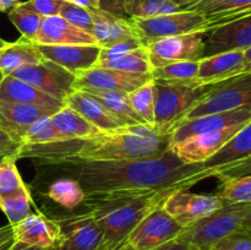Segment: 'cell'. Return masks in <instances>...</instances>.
<instances>
[{"label":"cell","instance_id":"19","mask_svg":"<svg viewBox=\"0 0 251 250\" xmlns=\"http://www.w3.org/2000/svg\"><path fill=\"white\" fill-rule=\"evenodd\" d=\"M12 230L15 243L31 247H54L60 237V228L55 220L42 212L29 213L21 222L12 225Z\"/></svg>","mask_w":251,"mask_h":250},{"label":"cell","instance_id":"48","mask_svg":"<svg viewBox=\"0 0 251 250\" xmlns=\"http://www.w3.org/2000/svg\"><path fill=\"white\" fill-rule=\"evenodd\" d=\"M14 238V230H12L11 225H6L0 227V245L4 244L7 240Z\"/></svg>","mask_w":251,"mask_h":250},{"label":"cell","instance_id":"10","mask_svg":"<svg viewBox=\"0 0 251 250\" xmlns=\"http://www.w3.org/2000/svg\"><path fill=\"white\" fill-rule=\"evenodd\" d=\"M183 229V225L159 206L142 218L129 234L125 244L131 250H153L178 238Z\"/></svg>","mask_w":251,"mask_h":250},{"label":"cell","instance_id":"2","mask_svg":"<svg viewBox=\"0 0 251 250\" xmlns=\"http://www.w3.org/2000/svg\"><path fill=\"white\" fill-rule=\"evenodd\" d=\"M168 149L169 135H159L150 125L136 124L75 140L70 156L82 161H130L158 156Z\"/></svg>","mask_w":251,"mask_h":250},{"label":"cell","instance_id":"34","mask_svg":"<svg viewBox=\"0 0 251 250\" xmlns=\"http://www.w3.org/2000/svg\"><path fill=\"white\" fill-rule=\"evenodd\" d=\"M130 104L145 124L153 127L154 125V107H156V90L154 81L151 78L129 93Z\"/></svg>","mask_w":251,"mask_h":250},{"label":"cell","instance_id":"20","mask_svg":"<svg viewBox=\"0 0 251 250\" xmlns=\"http://www.w3.org/2000/svg\"><path fill=\"white\" fill-rule=\"evenodd\" d=\"M32 42L38 46L97 44L92 34L77 28L59 15L43 17L41 27Z\"/></svg>","mask_w":251,"mask_h":250},{"label":"cell","instance_id":"39","mask_svg":"<svg viewBox=\"0 0 251 250\" xmlns=\"http://www.w3.org/2000/svg\"><path fill=\"white\" fill-rule=\"evenodd\" d=\"M16 156H6L0 158V199L27 185L17 169Z\"/></svg>","mask_w":251,"mask_h":250},{"label":"cell","instance_id":"46","mask_svg":"<svg viewBox=\"0 0 251 250\" xmlns=\"http://www.w3.org/2000/svg\"><path fill=\"white\" fill-rule=\"evenodd\" d=\"M126 0H98V4H100V9L104 10V11L110 12L113 15H117V16L125 17L124 5Z\"/></svg>","mask_w":251,"mask_h":250},{"label":"cell","instance_id":"52","mask_svg":"<svg viewBox=\"0 0 251 250\" xmlns=\"http://www.w3.org/2000/svg\"><path fill=\"white\" fill-rule=\"evenodd\" d=\"M244 74H251V47L244 50Z\"/></svg>","mask_w":251,"mask_h":250},{"label":"cell","instance_id":"30","mask_svg":"<svg viewBox=\"0 0 251 250\" xmlns=\"http://www.w3.org/2000/svg\"><path fill=\"white\" fill-rule=\"evenodd\" d=\"M46 195L53 202L68 211L76 210L85 201V191L80 184L69 176H59L49 184Z\"/></svg>","mask_w":251,"mask_h":250},{"label":"cell","instance_id":"56","mask_svg":"<svg viewBox=\"0 0 251 250\" xmlns=\"http://www.w3.org/2000/svg\"><path fill=\"white\" fill-rule=\"evenodd\" d=\"M9 44H10V42L4 41V39H2L1 37H0V50H2V49H4V48H6V47L9 46Z\"/></svg>","mask_w":251,"mask_h":250},{"label":"cell","instance_id":"54","mask_svg":"<svg viewBox=\"0 0 251 250\" xmlns=\"http://www.w3.org/2000/svg\"><path fill=\"white\" fill-rule=\"evenodd\" d=\"M173 1L176 2L180 9H188L189 6L196 4V2L200 1V0H173Z\"/></svg>","mask_w":251,"mask_h":250},{"label":"cell","instance_id":"8","mask_svg":"<svg viewBox=\"0 0 251 250\" xmlns=\"http://www.w3.org/2000/svg\"><path fill=\"white\" fill-rule=\"evenodd\" d=\"M53 220L60 228L58 250H105L102 228L88 210Z\"/></svg>","mask_w":251,"mask_h":250},{"label":"cell","instance_id":"47","mask_svg":"<svg viewBox=\"0 0 251 250\" xmlns=\"http://www.w3.org/2000/svg\"><path fill=\"white\" fill-rule=\"evenodd\" d=\"M153 250H193V248L180 238H176V239L171 240V242L166 243V244L161 245Z\"/></svg>","mask_w":251,"mask_h":250},{"label":"cell","instance_id":"12","mask_svg":"<svg viewBox=\"0 0 251 250\" xmlns=\"http://www.w3.org/2000/svg\"><path fill=\"white\" fill-rule=\"evenodd\" d=\"M225 201L218 195L193 194L189 190H176L164 200L162 208L184 228L223 207Z\"/></svg>","mask_w":251,"mask_h":250},{"label":"cell","instance_id":"45","mask_svg":"<svg viewBox=\"0 0 251 250\" xmlns=\"http://www.w3.org/2000/svg\"><path fill=\"white\" fill-rule=\"evenodd\" d=\"M247 174H251V157L218 171L216 173V179H218L220 181H225L227 179L237 178V176L247 175Z\"/></svg>","mask_w":251,"mask_h":250},{"label":"cell","instance_id":"53","mask_svg":"<svg viewBox=\"0 0 251 250\" xmlns=\"http://www.w3.org/2000/svg\"><path fill=\"white\" fill-rule=\"evenodd\" d=\"M242 227H243V229L250 230V232H251V207L249 208V211L245 213L244 218H243Z\"/></svg>","mask_w":251,"mask_h":250},{"label":"cell","instance_id":"44","mask_svg":"<svg viewBox=\"0 0 251 250\" xmlns=\"http://www.w3.org/2000/svg\"><path fill=\"white\" fill-rule=\"evenodd\" d=\"M65 0H27L24 1V6L37 12L42 17H49L59 15L61 5Z\"/></svg>","mask_w":251,"mask_h":250},{"label":"cell","instance_id":"25","mask_svg":"<svg viewBox=\"0 0 251 250\" xmlns=\"http://www.w3.org/2000/svg\"><path fill=\"white\" fill-rule=\"evenodd\" d=\"M251 157V120L247 123L220 151L202 163L216 173Z\"/></svg>","mask_w":251,"mask_h":250},{"label":"cell","instance_id":"21","mask_svg":"<svg viewBox=\"0 0 251 250\" xmlns=\"http://www.w3.org/2000/svg\"><path fill=\"white\" fill-rule=\"evenodd\" d=\"M91 14L93 20L92 36L100 48L126 39L139 38L130 19L117 16L100 9H91Z\"/></svg>","mask_w":251,"mask_h":250},{"label":"cell","instance_id":"11","mask_svg":"<svg viewBox=\"0 0 251 250\" xmlns=\"http://www.w3.org/2000/svg\"><path fill=\"white\" fill-rule=\"evenodd\" d=\"M205 33L180 34L166 37L147 46L152 69L176 63V61L199 60L205 53Z\"/></svg>","mask_w":251,"mask_h":250},{"label":"cell","instance_id":"5","mask_svg":"<svg viewBox=\"0 0 251 250\" xmlns=\"http://www.w3.org/2000/svg\"><path fill=\"white\" fill-rule=\"evenodd\" d=\"M207 86L154 81L156 107L153 129L159 135H169L172 129L200 100Z\"/></svg>","mask_w":251,"mask_h":250},{"label":"cell","instance_id":"9","mask_svg":"<svg viewBox=\"0 0 251 250\" xmlns=\"http://www.w3.org/2000/svg\"><path fill=\"white\" fill-rule=\"evenodd\" d=\"M34 86L65 104V100L75 91L76 76L66 69L44 59L36 65H28L14 71L11 75Z\"/></svg>","mask_w":251,"mask_h":250},{"label":"cell","instance_id":"50","mask_svg":"<svg viewBox=\"0 0 251 250\" xmlns=\"http://www.w3.org/2000/svg\"><path fill=\"white\" fill-rule=\"evenodd\" d=\"M11 250H58L56 247H49V248H41V247H31V245H24V244H17L15 243L14 248Z\"/></svg>","mask_w":251,"mask_h":250},{"label":"cell","instance_id":"14","mask_svg":"<svg viewBox=\"0 0 251 250\" xmlns=\"http://www.w3.org/2000/svg\"><path fill=\"white\" fill-rule=\"evenodd\" d=\"M75 76V90L93 88L102 91H120L125 93L132 92L152 78L151 74H129L100 66H93L87 70L78 71Z\"/></svg>","mask_w":251,"mask_h":250},{"label":"cell","instance_id":"13","mask_svg":"<svg viewBox=\"0 0 251 250\" xmlns=\"http://www.w3.org/2000/svg\"><path fill=\"white\" fill-rule=\"evenodd\" d=\"M245 124L232 125L216 131L193 135L169 147L185 163H205L213 154L217 153Z\"/></svg>","mask_w":251,"mask_h":250},{"label":"cell","instance_id":"49","mask_svg":"<svg viewBox=\"0 0 251 250\" xmlns=\"http://www.w3.org/2000/svg\"><path fill=\"white\" fill-rule=\"evenodd\" d=\"M65 1L73 2V4L86 7V9H100L98 0H65Z\"/></svg>","mask_w":251,"mask_h":250},{"label":"cell","instance_id":"41","mask_svg":"<svg viewBox=\"0 0 251 250\" xmlns=\"http://www.w3.org/2000/svg\"><path fill=\"white\" fill-rule=\"evenodd\" d=\"M22 147L24 140L10 127L6 119L0 114V157L16 156L20 158Z\"/></svg>","mask_w":251,"mask_h":250},{"label":"cell","instance_id":"15","mask_svg":"<svg viewBox=\"0 0 251 250\" xmlns=\"http://www.w3.org/2000/svg\"><path fill=\"white\" fill-rule=\"evenodd\" d=\"M249 120H251V107L239 108L229 112L213 113L184 120L176 124L169 132V146L193 135L216 131L232 125L245 124Z\"/></svg>","mask_w":251,"mask_h":250},{"label":"cell","instance_id":"4","mask_svg":"<svg viewBox=\"0 0 251 250\" xmlns=\"http://www.w3.org/2000/svg\"><path fill=\"white\" fill-rule=\"evenodd\" d=\"M249 203L226 202L222 208L185 227L178 238L194 250H210L226 235L242 229L243 218L249 211Z\"/></svg>","mask_w":251,"mask_h":250},{"label":"cell","instance_id":"40","mask_svg":"<svg viewBox=\"0 0 251 250\" xmlns=\"http://www.w3.org/2000/svg\"><path fill=\"white\" fill-rule=\"evenodd\" d=\"M59 16L63 17L71 25H74L77 28L92 34L93 29V20L91 9L78 6V5L73 4V2L64 1L61 5V9L59 11Z\"/></svg>","mask_w":251,"mask_h":250},{"label":"cell","instance_id":"6","mask_svg":"<svg viewBox=\"0 0 251 250\" xmlns=\"http://www.w3.org/2000/svg\"><path fill=\"white\" fill-rule=\"evenodd\" d=\"M244 107H251V74H240L216 85L207 86L200 100L180 122Z\"/></svg>","mask_w":251,"mask_h":250},{"label":"cell","instance_id":"58","mask_svg":"<svg viewBox=\"0 0 251 250\" xmlns=\"http://www.w3.org/2000/svg\"><path fill=\"white\" fill-rule=\"evenodd\" d=\"M118 250H131V249H130V248H129V247H127V245H126V244H125V245H124V247H122V248H120V249H118Z\"/></svg>","mask_w":251,"mask_h":250},{"label":"cell","instance_id":"33","mask_svg":"<svg viewBox=\"0 0 251 250\" xmlns=\"http://www.w3.org/2000/svg\"><path fill=\"white\" fill-rule=\"evenodd\" d=\"M124 9L131 19H151L181 10L173 0H126Z\"/></svg>","mask_w":251,"mask_h":250},{"label":"cell","instance_id":"59","mask_svg":"<svg viewBox=\"0 0 251 250\" xmlns=\"http://www.w3.org/2000/svg\"><path fill=\"white\" fill-rule=\"evenodd\" d=\"M0 158H1V157H0Z\"/></svg>","mask_w":251,"mask_h":250},{"label":"cell","instance_id":"18","mask_svg":"<svg viewBox=\"0 0 251 250\" xmlns=\"http://www.w3.org/2000/svg\"><path fill=\"white\" fill-rule=\"evenodd\" d=\"M38 49L44 59L53 61L73 74L93 68L97 64L100 53V47L97 44L38 46Z\"/></svg>","mask_w":251,"mask_h":250},{"label":"cell","instance_id":"43","mask_svg":"<svg viewBox=\"0 0 251 250\" xmlns=\"http://www.w3.org/2000/svg\"><path fill=\"white\" fill-rule=\"evenodd\" d=\"M140 47H145L144 44H142V42L140 41V38H131L123 42H118V43L113 44V46L100 48V59H98V61L120 58V56L125 55V54L130 53V51L135 50V49L140 48Z\"/></svg>","mask_w":251,"mask_h":250},{"label":"cell","instance_id":"37","mask_svg":"<svg viewBox=\"0 0 251 250\" xmlns=\"http://www.w3.org/2000/svg\"><path fill=\"white\" fill-rule=\"evenodd\" d=\"M9 20L19 29L21 37L33 41L41 27L43 17L37 12L27 9L22 2H19L9 11Z\"/></svg>","mask_w":251,"mask_h":250},{"label":"cell","instance_id":"42","mask_svg":"<svg viewBox=\"0 0 251 250\" xmlns=\"http://www.w3.org/2000/svg\"><path fill=\"white\" fill-rule=\"evenodd\" d=\"M210 250H251V232L239 229L218 240Z\"/></svg>","mask_w":251,"mask_h":250},{"label":"cell","instance_id":"55","mask_svg":"<svg viewBox=\"0 0 251 250\" xmlns=\"http://www.w3.org/2000/svg\"><path fill=\"white\" fill-rule=\"evenodd\" d=\"M15 245V239L12 238V239L7 240V242H5L4 244L0 245V250H11L12 248H14Z\"/></svg>","mask_w":251,"mask_h":250},{"label":"cell","instance_id":"22","mask_svg":"<svg viewBox=\"0 0 251 250\" xmlns=\"http://www.w3.org/2000/svg\"><path fill=\"white\" fill-rule=\"evenodd\" d=\"M65 105H69L74 110L80 113L86 120L97 126L100 131L114 130L126 125L120 118L109 112L100 100L81 90L74 91L66 98Z\"/></svg>","mask_w":251,"mask_h":250},{"label":"cell","instance_id":"3","mask_svg":"<svg viewBox=\"0 0 251 250\" xmlns=\"http://www.w3.org/2000/svg\"><path fill=\"white\" fill-rule=\"evenodd\" d=\"M173 191L150 194L102 196L85 199L82 205L90 211L100 225L105 250H118L124 247L135 227L154 208L162 206Z\"/></svg>","mask_w":251,"mask_h":250},{"label":"cell","instance_id":"16","mask_svg":"<svg viewBox=\"0 0 251 250\" xmlns=\"http://www.w3.org/2000/svg\"><path fill=\"white\" fill-rule=\"evenodd\" d=\"M206 34L203 56L223 51L245 50L251 47V15L213 27Z\"/></svg>","mask_w":251,"mask_h":250},{"label":"cell","instance_id":"51","mask_svg":"<svg viewBox=\"0 0 251 250\" xmlns=\"http://www.w3.org/2000/svg\"><path fill=\"white\" fill-rule=\"evenodd\" d=\"M19 2V0H0V12L10 11Z\"/></svg>","mask_w":251,"mask_h":250},{"label":"cell","instance_id":"27","mask_svg":"<svg viewBox=\"0 0 251 250\" xmlns=\"http://www.w3.org/2000/svg\"><path fill=\"white\" fill-rule=\"evenodd\" d=\"M51 120L56 131L65 141L88 139L100 131L97 126L91 124L80 113L69 105H64L58 112L54 113L51 115Z\"/></svg>","mask_w":251,"mask_h":250},{"label":"cell","instance_id":"57","mask_svg":"<svg viewBox=\"0 0 251 250\" xmlns=\"http://www.w3.org/2000/svg\"><path fill=\"white\" fill-rule=\"evenodd\" d=\"M4 77H5V75L1 73V71H0V87H1V82H2V80H4Z\"/></svg>","mask_w":251,"mask_h":250},{"label":"cell","instance_id":"1","mask_svg":"<svg viewBox=\"0 0 251 250\" xmlns=\"http://www.w3.org/2000/svg\"><path fill=\"white\" fill-rule=\"evenodd\" d=\"M37 164L75 179L85 199L189 190L199 181L215 178L212 169L202 163H185L171 147L158 156L130 161H82L64 154L38 159Z\"/></svg>","mask_w":251,"mask_h":250},{"label":"cell","instance_id":"60","mask_svg":"<svg viewBox=\"0 0 251 250\" xmlns=\"http://www.w3.org/2000/svg\"><path fill=\"white\" fill-rule=\"evenodd\" d=\"M193 250H194V249H193Z\"/></svg>","mask_w":251,"mask_h":250},{"label":"cell","instance_id":"24","mask_svg":"<svg viewBox=\"0 0 251 250\" xmlns=\"http://www.w3.org/2000/svg\"><path fill=\"white\" fill-rule=\"evenodd\" d=\"M186 10H194L207 19L211 28L251 15V0H200Z\"/></svg>","mask_w":251,"mask_h":250},{"label":"cell","instance_id":"31","mask_svg":"<svg viewBox=\"0 0 251 250\" xmlns=\"http://www.w3.org/2000/svg\"><path fill=\"white\" fill-rule=\"evenodd\" d=\"M199 60L176 61L159 68H154L152 69L151 76L154 81L196 85L195 78L199 71Z\"/></svg>","mask_w":251,"mask_h":250},{"label":"cell","instance_id":"38","mask_svg":"<svg viewBox=\"0 0 251 250\" xmlns=\"http://www.w3.org/2000/svg\"><path fill=\"white\" fill-rule=\"evenodd\" d=\"M217 195L226 202L251 205V174L221 181Z\"/></svg>","mask_w":251,"mask_h":250},{"label":"cell","instance_id":"28","mask_svg":"<svg viewBox=\"0 0 251 250\" xmlns=\"http://www.w3.org/2000/svg\"><path fill=\"white\" fill-rule=\"evenodd\" d=\"M54 110L48 108L39 107L33 104H25V103H10L0 102V114L6 119L10 127L24 140L26 130L44 117H50L54 114Z\"/></svg>","mask_w":251,"mask_h":250},{"label":"cell","instance_id":"7","mask_svg":"<svg viewBox=\"0 0 251 250\" xmlns=\"http://www.w3.org/2000/svg\"><path fill=\"white\" fill-rule=\"evenodd\" d=\"M129 19L145 47L166 37L180 36L194 32H208L207 19L194 10L181 9L178 12L151 19Z\"/></svg>","mask_w":251,"mask_h":250},{"label":"cell","instance_id":"23","mask_svg":"<svg viewBox=\"0 0 251 250\" xmlns=\"http://www.w3.org/2000/svg\"><path fill=\"white\" fill-rule=\"evenodd\" d=\"M0 102L39 105V107L48 108L54 112H58L60 108L65 105L51 96L42 92L34 86L19 80L14 76H5L2 80L1 87H0Z\"/></svg>","mask_w":251,"mask_h":250},{"label":"cell","instance_id":"32","mask_svg":"<svg viewBox=\"0 0 251 250\" xmlns=\"http://www.w3.org/2000/svg\"><path fill=\"white\" fill-rule=\"evenodd\" d=\"M95 66L112 69L129 74H151L152 65L147 47H140L125 55L110 60H100Z\"/></svg>","mask_w":251,"mask_h":250},{"label":"cell","instance_id":"35","mask_svg":"<svg viewBox=\"0 0 251 250\" xmlns=\"http://www.w3.org/2000/svg\"><path fill=\"white\" fill-rule=\"evenodd\" d=\"M32 196L28 186L14 191L0 199V210L9 220V225H15L31 213Z\"/></svg>","mask_w":251,"mask_h":250},{"label":"cell","instance_id":"17","mask_svg":"<svg viewBox=\"0 0 251 250\" xmlns=\"http://www.w3.org/2000/svg\"><path fill=\"white\" fill-rule=\"evenodd\" d=\"M244 74V50H230L203 56L199 60L195 82L211 86Z\"/></svg>","mask_w":251,"mask_h":250},{"label":"cell","instance_id":"26","mask_svg":"<svg viewBox=\"0 0 251 250\" xmlns=\"http://www.w3.org/2000/svg\"><path fill=\"white\" fill-rule=\"evenodd\" d=\"M44 60L38 46L29 39L21 38L10 43L6 48L0 50V71L5 76L28 65H36Z\"/></svg>","mask_w":251,"mask_h":250},{"label":"cell","instance_id":"36","mask_svg":"<svg viewBox=\"0 0 251 250\" xmlns=\"http://www.w3.org/2000/svg\"><path fill=\"white\" fill-rule=\"evenodd\" d=\"M65 141L56 131L50 117H44L34 122L24 135V146L48 145Z\"/></svg>","mask_w":251,"mask_h":250},{"label":"cell","instance_id":"29","mask_svg":"<svg viewBox=\"0 0 251 250\" xmlns=\"http://www.w3.org/2000/svg\"><path fill=\"white\" fill-rule=\"evenodd\" d=\"M81 91L100 100L109 112L120 118L126 125L145 124L141 118L132 109L131 104H130L129 93L120 92V91L93 90V88H85Z\"/></svg>","mask_w":251,"mask_h":250}]
</instances>
